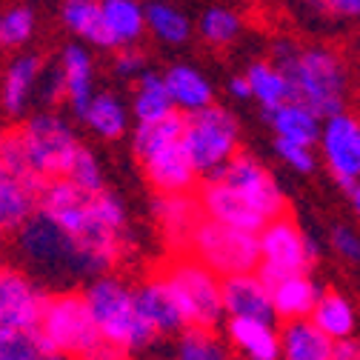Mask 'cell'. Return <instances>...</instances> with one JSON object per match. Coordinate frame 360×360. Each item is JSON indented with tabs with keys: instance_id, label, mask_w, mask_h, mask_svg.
Here are the masks:
<instances>
[{
	"instance_id": "obj_1",
	"label": "cell",
	"mask_w": 360,
	"mask_h": 360,
	"mask_svg": "<svg viewBox=\"0 0 360 360\" xmlns=\"http://www.w3.org/2000/svg\"><path fill=\"white\" fill-rule=\"evenodd\" d=\"M40 212L63 226L101 266L112 269L129 252V212L123 200L103 189H83L72 180H49L40 195Z\"/></svg>"
},
{
	"instance_id": "obj_25",
	"label": "cell",
	"mask_w": 360,
	"mask_h": 360,
	"mask_svg": "<svg viewBox=\"0 0 360 360\" xmlns=\"http://www.w3.org/2000/svg\"><path fill=\"white\" fill-rule=\"evenodd\" d=\"M335 346L311 318L286 321L281 329V360H332Z\"/></svg>"
},
{
	"instance_id": "obj_26",
	"label": "cell",
	"mask_w": 360,
	"mask_h": 360,
	"mask_svg": "<svg viewBox=\"0 0 360 360\" xmlns=\"http://www.w3.org/2000/svg\"><path fill=\"white\" fill-rule=\"evenodd\" d=\"M163 80L169 86V95L174 101V109L192 115L214 103V86L212 80L192 63H172L163 72Z\"/></svg>"
},
{
	"instance_id": "obj_39",
	"label": "cell",
	"mask_w": 360,
	"mask_h": 360,
	"mask_svg": "<svg viewBox=\"0 0 360 360\" xmlns=\"http://www.w3.org/2000/svg\"><path fill=\"white\" fill-rule=\"evenodd\" d=\"M66 180H72V184H77L83 189H103L106 186L103 184V166H101L98 155L89 146H83V152L77 155V160H75V166H72Z\"/></svg>"
},
{
	"instance_id": "obj_19",
	"label": "cell",
	"mask_w": 360,
	"mask_h": 360,
	"mask_svg": "<svg viewBox=\"0 0 360 360\" xmlns=\"http://www.w3.org/2000/svg\"><path fill=\"white\" fill-rule=\"evenodd\" d=\"M58 72L63 83V103L72 109L75 117H80L89 101L98 95V66L92 46L83 40H69L58 58Z\"/></svg>"
},
{
	"instance_id": "obj_13",
	"label": "cell",
	"mask_w": 360,
	"mask_h": 360,
	"mask_svg": "<svg viewBox=\"0 0 360 360\" xmlns=\"http://www.w3.org/2000/svg\"><path fill=\"white\" fill-rule=\"evenodd\" d=\"M49 292L15 266H0V332L37 329Z\"/></svg>"
},
{
	"instance_id": "obj_48",
	"label": "cell",
	"mask_w": 360,
	"mask_h": 360,
	"mask_svg": "<svg viewBox=\"0 0 360 360\" xmlns=\"http://www.w3.org/2000/svg\"><path fill=\"white\" fill-rule=\"evenodd\" d=\"M0 52H4V37H0Z\"/></svg>"
},
{
	"instance_id": "obj_41",
	"label": "cell",
	"mask_w": 360,
	"mask_h": 360,
	"mask_svg": "<svg viewBox=\"0 0 360 360\" xmlns=\"http://www.w3.org/2000/svg\"><path fill=\"white\" fill-rule=\"evenodd\" d=\"M306 4L314 12L338 20H360V0H306Z\"/></svg>"
},
{
	"instance_id": "obj_11",
	"label": "cell",
	"mask_w": 360,
	"mask_h": 360,
	"mask_svg": "<svg viewBox=\"0 0 360 360\" xmlns=\"http://www.w3.org/2000/svg\"><path fill=\"white\" fill-rule=\"evenodd\" d=\"M260 238V269L266 281L295 272H311L318 260V246L289 214H278L257 232Z\"/></svg>"
},
{
	"instance_id": "obj_35",
	"label": "cell",
	"mask_w": 360,
	"mask_h": 360,
	"mask_svg": "<svg viewBox=\"0 0 360 360\" xmlns=\"http://www.w3.org/2000/svg\"><path fill=\"white\" fill-rule=\"evenodd\" d=\"M198 34L209 46H232V43L243 34V18L232 6H206L195 23Z\"/></svg>"
},
{
	"instance_id": "obj_9",
	"label": "cell",
	"mask_w": 360,
	"mask_h": 360,
	"mask_svg": "<svg viewBox=\"0 0 360 360\" xmlns=\"http://www.w3.org/2000/svg\"><path fill=\"white\" fill-rule=\"evenodd\" d=\"M184 141L200 174L209 177L240 152V123L232 109L212 103L200 112L186 115Z\"/></svg>"
},
{
	"instance_id": "obj_23",
	"label": "cell",
	"mask_w": 360,
	"mask_h": 360,
	"mask_svg": "<svg viewBox=\"0 0 360 360\" xmlns=\"http://www.w3.org/2000/svg\"><path fill=\"white\" fill-rule=\"evenodd\" d=\"M103 4V49L134 46L146 29V4L141 0H101Z\"/></svg>"
},
{
	"instance_id": "obj_14",
	"label": "cell",
	"mask_w": 360,
	"mask_h": 360,
	"mask_svg": "<svg viewBox=\"0 0 360 360\" xmlns=\"http://www.w3.org/2000/svg\"><path fill=\"white\" fill-rule=\"evenodd\" d=\"M220 180H226L232 189H238L246 200H252L269 220L278 217V214H286V198H283V189L278 186L275 174L269 172L255 155H246V152H238L226 166L220 172H214Z\"/></svg>"
},
{
	"instance_id": "obj_18",
	"label": "cell",
	"mask_w": 360,
	"mask_h": 360,
	"mask_svg": "<svg viewBox=\"0 0 360 360\" xmlns=\"http://www.w3.org/2000/svg\"><path fill=\"white\" fill-rule=\"evenodd\" d=\"M43 180L29 177L0 160V238L18 235L23 223L40 209Z\"/></svg>"
},
{
	"instance_id": "obj_2",
	"label": "cell",
	"mask_w": 360,
	"mask_h": 360,
	"mask_svg": "<svg viewBox=\"0 0 360 360\" xmlns=\"http://www.w3.org/2000/svg\"><path fill=\"white\" fill-rule=\"evenodd\" d=\"M83 146L86 143L77 138L72 123L63 115L46 109L23 117L20 126L0 134V160L49 184V180L69 177Z\"/></svg>"
},
{
	"instance_id": "obj_29",
	"label": "cell",
	"mask_w": 360,
	"mask_h": 360,
	"mask_svg": "<svg viewBox=\"0 0 360 360\" xmlns=\"http://www.w3.org/2000/svg\"><path fill=\"white\" fill-rule=\"evenodd\" d=\"M146 29L158 43L177 49V46H186L192 40L195 23L177 4H172V0H149L146 4Z\"/></svg>"
},
{
	"instance_id": "obj_37",
	"label": "cell",
	"mask_w": 360,
	"mask_h": 360,
	"mask_svg": "<svg viewBox=\"0 0 360 360\" xmlns=\"http://www.w3.org/2000/svg\"><path fill=\"white\" fill-rule=\"evenodd\" d=\"M0 360H58L37 329L0 332Z\"/></svg>"
},
{
	"instance_id": "obj_27",
	"label": "cell",
	"mask_w": 360,
	"mask_h": 360,
	"mask_svg": "<svg viewBox=\"0 0 360 360\" xmlns=\"http://www.w3.org/2000/svg\"><path fill=\"white\" fill-rule=\"evenodd\" d=\"M272 286V300H275V314L281 321H297V318H311L314 306L321 300V286L309 278V272H295L269 281Z\"/></svg>"
},
{
	"instance_id": "obj_5",
	"label": "cell",
	"mask_w": 360,
	"mask_h": 360,
	"mask_svg": "<svg viewBox=\"0 0 360 360\" xmlns=\"http://www.w3.org/2000/svg\"><path fill=\"white\" fill-rule=\"evenodd\" d=\"M15 252L23 260V266H29L34 275L52 283L69 286L77 281H92L103 275L98 260L40 209L15 235Z\"/></svg>"
},
{
	"instance_id": "obj_20",
	"label": "cell",
	"mask_w": 360,
	"mask_h": 360,
	"mask_svg": "<svg viewBox=\"0 0 360 360\" xmlns=\"http://www.w3.org/2000/svg\"><path fill=\"white\" fill-rule=\"evenodd\" d=\"M223 306L229 318H260L275 321V300L272 286L260 272H243L223 278Z\"/></svg>"
},
{
	"instance_id": "obj_42",
	"label": "cell",
	"mask_w": 360,
	"mask_h": 360,
	"mask_svg": "<svg viewBox=\"0 0 360 360\" xmlns=\"http://www.w3.org/2000/svg\"><path fill=\"white\" fill-rule=\"evenodd\" d=\"M332 249L349 260V263H360V235L349 226H335L332 229Z\"/></svg>"
},
{
	"instance_id": "obj_32",
	"label": "cell",
	"mask_w": 360,
	"mask_h": 360,
	"mask_svg": "<svg viewBox=\"0 0 360 360\" xmlns=\"http://www.w3.org/2000/svg\"><path fill=\"white\" fill-rule=\"evenodd\" d=\"M60 23L72 37L89 43L95 49H103V4L101 0H63Z\"/></svg>"
},
{
	"instance_id": "obj_16",
	"label": "cell",
	"mask_w": 360,
	"mask_h": 360,
	"mask_svg": "<svg viewBox=\"0 0 360 360\" xmlns=\"http://www.w3.org/2000/svg\"><path fill=\"white\" fill-rule=\"evenodd\" d=\"M43 72H46V63L40 60V55L26 49L15 52L0 72V112L12 120L29 117V109L40 95Z\"/></svg>"
},
{
	"instance_id": "obj_38",
	"label": "cell",
	"mask_w": 360,
	"mask_h": 360,
	"mask_svg": "<svg viewBox=\"0 0 360 360\" xmlns=\"http://www.w3.org/2000/svg\"><path fill=\"white\" fill-rule=\"evenodd\" d=\"M112 72H115V77L134 83V80H141V77L149 72V58H146V52L138 46V43H134V46L115 49Z\"/></svg>"
},
{
	"instance_id": "obj_30",
	"label": "cell",
	"mask_w": 360,
	"mask_h": 360,
	"mask_svg": "<svg viewBox=\"0 0 360 360\" xmlns=\"http://www.w3.org/2000/svg\"><path fill=\"white\" fill-rule=\"evenodd\" d=\"M246 77H249V86H252V101L263 112L278 109L281 103L295 98L289 75L275 60H252L246 66Z\"/></svg>"
},
{
	"instance_id": "obj_8",
	"label": "cell",
	"mask_w": 360,
	"mask_h": 360,
	"mask_svg": "<svg viewBox=\"0 0 360 360\" xmlns=\"http://www.w3.org/2000/svg\"><path fill=\"white\" fill-rule=\"evenodd\" d=\"M40 338L46 340L55 357H86L92 352L103 335L95 323V314L86 303L83 292H52L43 306L40 323H37Z\"/></svg>"
},
{
	"instance_id": "obj_40",
	"label": "cell",
	"mask_w": 360,
	"mask_h": 360,
	"mask_svg": "<svg viewBox=\"0 0 360 360\" xmlns=\"http://www.w3.org/2000/svg\"><path fill=\"white\" fill-rule=\"evenodd\" d=\"M275 155H278L292 172H300V174H309V172H314V166H318L314 149L306 146V143H292V141L275 138Z\"/></svg>"
},
{
	"instance_id": "obj_31",
	"label": "cell",
	"mask_w": 360,
	"mask_h": 360,
	"mask_svg": "<svg viewBox=\"0 0 360 360\" xmlns=\"http://www.w3.org/2000/svg\"><path fill=\"white\" fill-rule=\"evenodd\" d=\"M129 106H131L134 123H152V120H160V117H169L172 112H177L174 101L169 95V86H166L163 75H158V72H146L141 80H134Z\"/></svg>"
},
{
	"instance_id": "obj_46",
	"label": "cell",
	"mask_w": 360,
	"mask_h": 360,
	"mask_svg": "<svg viewBox=\"0 0 360 360\" xmlns=\"http://www.w3.org/2000/svg\"><path fill=\"white\" fill-rule=\"evenodd\" d=\"M349 192H352V209H354V214L360 217V180H357V184H354Z\"/></svg>"
},
{
	"instance_id": "obj_44",
	"label": "cell",
	"mask_w": 360,
	"mask_h": 360,
	"mask_svg": "<svg viewBox=\"0 0 360 360\" xmlns=\"http://www.w3.org/2000/svg\"><path fill=\"white\" fill-rule=\"evenodd\" d=\"M226 89H229V95H232L235 101H252V86H249L246 72H243V75H232L229 83H226Z\"/></svg>"
},
{
	"instance_id": "obj_28",
	"label": "cell",
	"mask_w": 360,
	"mask_h": 360,
	"mask_svg": "<svg viewBox=\"0 0 360 360\" xmlns=\"http://www.w3.org/2000/svg\"><path fill=\"white\" fill-rule=\"evenodd\" d=\"M80 120H83V126L89 131L98 134V138H103V141H120V138H126V134H131L129 126H131L134 117H131V106L120 95H115V92H98L92 101H89V106L83 109Z\"/></svg>"
},
{
	"instance_id": "obj_43",
	"label": "cell",
	"mask_w": 360,
	"mask_h": 360,
	"mask_svg": "<svg viewBox=\"0 0 360 360\" xmlns=\"http://www.w3.org/2000/svg\"><path fill=\"white\" fill-rule=\"evenodd\" d=\"M129 357H131V352H126L123 346H117V343H112V340L103 338L83 360H129Z\"/></svg>"
},
{
	"instance_id": "obj_49",
	"label": "cell",
	"mask_w": 360,
	"mask_h": 360,
	"mask_svg": "<svg viewBox=\"0 0 360 360\" xmlns=\"http://www.w3.org/2000/svg\"><path fill=\"white\" fill-rule=\"evenodd\" d=\"M0 134H4V131H0Z\"/></svg>"
},
{
	"instance_id": "obj_34",
	"label": "cell",
	"mask_w": 360,
	"mask_h": 360,
	"mask_svg": "<svg viewBox=\"0 0 360 360\" xmlns=\"http://www.w3.org/2000/svg\"><path fill=\"white\" fill-rule=\"evenodd\" d=\"M174 360H229V349L209 326H184L174 335Z\"/></svg>"
},
{
	"instance_id": "obj_10",
	"label": "cell",
	"mask_w": 360,
	"mask_h": 360,
	"mask_svg": "<svg viewBox=\"0 0 360 360\" xmlns=\"http://www.w3.org/2000/svg\"><path fill=\"white\" fill-rule=\"evenodd\" d=\"M189 252L203 260L220 278H232L260 269V238L257 232H246L229 223L203 217L198 226Z\"/></svg>"
},
{
	"instance_id": "obj_7",
	"label": "cell",
	"mask_w": 360,
	"mask_h": 360,
	"mask_svg": "<svg viewBox=\"0 0 360 360\" xmlns=\"http://www.w3.org/2000/svg\"><path fill=\"white\" fill-rule=\"evenodd\" d=\"M158 275L174 292L180 309H184L186 326L214 329L223 318H226V306H223V278L217 272H212V269L203 260H198L192 252L172 255Z\"/></svg>"
},
{
	"instance_id": "obj_47",
	"label": "cell",
	"mask_w": 360,
	"mask_h": 360,
	"mask_svg": "<svg viewBox=\"0 0 360 360\" xmlns=\"http://www.w3.org/2000/svg\"><path fill=\"white\" fill-rule=\"evenodd\" d=\"M58 360H80V357H58Z\"/></svg>"
},
{
	"instance_id": "obj_21",
	"label": "cell",
	"mask_w": 360,
	"mask_h": 360,
	"mask_svg": "<svg viewBox=\"0 0 360 360\" xmlns=\"http://www.w3.org/2000/svg\"><path fill=\"white\" fill-rule=\"evenodd\" d=\"M226 340L243 360H281V329H275V321L229 318Z\"/></svg>"
},
{
	"instance_id": "obj_22",
	"label": "cell",
	"mask_w": 360,
	"mask_h": 360,
	"mask_svg": "<svg viewBox=\"0 0 360 360\" xmlns=\"http://www.w3.org/2000/svg\"><path fill=\"white\" fill-rule=\"evenodd\" d=\"M138 292V303H141V311L143 318L149 321V326L158 332V338L163 335H177L180 329L186 326V318H184V309H180L174 292L169 289V283L155 275L143 283L134 286Z\"/></svg>"
},
{
	"instance_id": "obj_33",
	"label": "cell",
	"mask_w": 360,
	"mask_h": 360,
	"mask_svg": "<svg viewBox=\"0 0 360 360\" xmlns=\"http://www.w3.org/2000/svg\"><path fill=\"white\" fill-rule=\"evenodd\" d=\"M311 321L318 323L335 343H340V340L354 338V329H357V311H354L352 300H346L343 295L326 292V295H321L318 306H314Z\"/></svg>"
},
{
	"instance_id": "obj_24",
	"label": "cell",
	"mask_w": 360,
	"mask_h": 360,
	"mask_svg": "<svg viewBox=\"0 0 360 360\" xmlns=\"http://www.w3.org/2000/svg\"><path fill=\"white\" fill-rule=\"evenodd\" d=\"M263 117H266L269 129L275 131V138H281V141L306 143V146H314L321 141L323 117L314 112L311 106H306L303 101H297V98L281 103L278 109L263 112Z\"/></svg>"
},
{
	"instance_id": "obj_3",
	"label": "cell",
	"mask_w": 360,
	"mask_h": 360,
	"mask_svg": "<svg viewBox=\"0 0 360 360\" xmlns=\"http://www.w3.org/2000/svg\"><path fill=\"white\" fill-rule=\"evenodd\" d=\"M272 60L289 75L292 95L311 106L323 120L346 112L349 103V66L329 46H297L283 37L272 46Z\"/></svg>"
},
{
	"instance_id": "obj_12",
	"label": "cell",
	"mask_w": 360,
	"mask_h": 360,
	"mask_svg": "<svg viewBox=\"0 0 360 360\" xmlns=\"http://www.w3.org/2000/svg\"><path fill=\"white\" fill-rule=\"evenodd\" d=\"M318 146L329 174L343 189H352L360 180V117L352 112L326 117Z\"/></svg>"
},
{
	"instance_id": "obj_15",
	"label": "cell",
	"mask_w": 360,
	"mask_h": 360,
	"mask_svg": "<svg viewBox=\"0 0 360 360\" xmlns=\"http://www.w3.org/2000/svg\"><path fill=\"white\" fill-rule=\"evenodd\" d=\"M152 217L169 252L177 255V252H189L192 238L203 223L206 212L195 192H174V195H155Z\"/></svg>"
},
{
	"instance_id": "obj_36",
	"label": "cell",
	"mask_w": 360,
	"mask_h": 360,
	"mask_svg": "<svg viewBox=\"0 0 360 360\" xmlns=\"http://www.w3.org/2000/svg\"><path fill=\"white\" fill-rule=\"evenodd\" d=\"M37 34V15L26 4H15L0 12V37H4V49L23 52Z\"/></svg>"
},
{
	"instance_id": "obj_4",
	"label": "cell",
	"mask_w": 360,
	"mask_h": 360,
	"mask_svg": "<svg viewBox=\"0 0 360 360\" xmlns=\"http://www.w3.org/2000/svg\"><path fill=\"white\" fill-rule=\"evenodd\" d=\"M184 123V112H172L169 117L138 123L131 131V155L138 158L146 184L155 195L195 192L200 186L203 174L186 149Z\"/></svg>"
},
{
	"instance_id": "obj_17",
	"label": "cell",
	"mask_w": 360,
	"mask_h": 360,
	"mask_svg": "<svg viewBox=\"0 0 360 360\" xmlns=\"http://www.w3.org/2000/svg\"><path fill=\"white\" fill-rule=\"evenodd\" d=\"M198 198H200V206H203L206 217L229 223V226H238V229H246V232H260L269 223V217L252 200H246L238 189H232L226 180H220L217 174H209V177L200 180Z\"/></svg>"
},
{
	"instance_id": "obj_45",
	"label": "cell",
	"mask_w": 360,
	"mask_h": 360,
	"mask_svg": "<svg viewBox=\"0 0 360 360\" xmlns=\"http://www.w3.org/2000/svg\"><path fill=\"white\" fill-rule=\"evenodd\" d=\"M332 360H360V340H354V338L340 340L335 346V357Z\"/></svg>"
},
{
	"instance_id": "obj_6",
	"label": "cell",
	"mask_w": 360,
	"mask_h": 360,
	"mask_svg": "<svg viewBox=\"0 0 360 360\" xmlns=\"http://www.w3.org/2000/svg\"><path fill=\"white\" fill-rule=\"evenodd\" d=\"M83 295H86V303L92 309L95 323L106 340L123 346L131 354L149 349L158 340V332L143 318L138 292H134V286L129 281L106 272V275H98L89 281Z\"/></svg>"
}]
</instances>
